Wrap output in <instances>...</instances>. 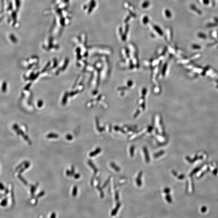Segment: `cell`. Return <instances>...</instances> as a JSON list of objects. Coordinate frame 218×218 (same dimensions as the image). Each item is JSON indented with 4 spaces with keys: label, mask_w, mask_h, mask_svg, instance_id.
I'll use <instances>...</instances> for the list:
<instances>
[{
    "label": "cell",
    "mask_w": 218,
    "mask_h": 218,
    "mask_svg": "<svg viewBox=\"0 0 218 218\" xmlns=\"http://www.w3.org/2000/svg\"><path fill=\"white\" fill-rule=\"evenodd\" d=\"M75 173V167L73 166H72V170L71 171V176H72Z\"/></svg>",
    "instance_id": "5bb4252c"
},
{
    "label": "cell",
    "mask_w": 218,
    "mask_h": 218,
    "mask_svg": "<svg viewBox=\"0 0 218 218\" xmlns=\"http://www.w3.org/2000/svg\"><path fill=\"white\" fill-rule=\"evenodd\" d=\"M198 36L199 37L202 39H206L207 38V36L205 34L202 32H200L198 34Z\"/></svg>",
    "instance_id": "52a82bcc"
},
{
    "label": "cell",
    "mask_w": 218,
    "mask_h": 218,
    "mask_svg": "<svg viewBox=\"0 0 218 218\" xmlns=\"http://www.w3.org/2000/svg\"><path fill=\"white\" fill-rule=\"evenodd\" d=\"M66 174L68 176H71V171L69 170H67L66 171Z\"/></svg>",
    "instance_id": "603a6c76"
},
{
    "label": "cell",
    "mask_w": 218,
    "mask_h": 218,
    "mask_svg": "<svg viewBox=\"0 0 218 218\" xmlns=\"http://www.w3.org/2000/svg\"><path fill=\"white\" fill-rule=\"evenodd\" d=\"M164 153V151H159V152L157 153H156V154H155L154 155V157H158L159 156H160L161 155H163Z\"/></svg>",
    "instance_id": "30bf717a"
},
{
    "label": "cell",
    "mask_w": 218,
    "mask_h": 218,
    "mask_svg": "<svg viewBox=\"0 0 218 218\" xmlns=\"http://www.w3.org/2000/svg\"><path fill=\"white\" fill-rule=\"evenodd\" d=\"M191 8L192 10H193L194 11H196L195 12H197L198 14H200V15L202 14V13L201 12V11L199 10V9H197L196 7L194 5H191Z\"/></svg>",
    "instance_id": "277c9868"
},
{
    "label": "cell",
    "mask_w": 218,
    "mask_h": 218,
    "mask_svg": "<svg viewBox=\"0 0 218 218\" xmlns=\"http://www.w3.org/2000/svg\"><path fill=\"white\" fill-rule=\"evenodd\" d=\"M74 177L76 179H78V178H79L80 177V175L79 174H76L74 175Z\"/></svg>",
    "instance_id": "d6986e66"
},
{
    "label": "cell",
    "mask_w": 218,
    "mask_h": 218,
    "mask_svg": "<svg viewBox=\"0 0 218 218\" xmlns=\"http://www.w3.org/2000/svg\"><path fill=\"white\" fill-rule=\"evenodd\" d=\"M170 190L169 188H166L165 190H164V192L165 193H168L170 191Z\"/></svg>",
    "instance_id": "7402d4cb"
},
{
    "label": "cell",
    "mask_w": 218,
    "mask_h": 218,
    "mask_svg": "<svg viewBox=\"0 0 218 218\" xmlns=\"http://www.w3.org/2000/svg\"><path fill=\"white\" fill-rule=\"evenodd\" d=\"M120 204H118L117 205L116 207V208H115V209L112 211V214H111L112 216L115 215L116 214V213H117V211H118V210L119 209V207H120Z\"/></svg>",
    "instance_id": "8992f818"
},
{
    "label": "cell",
    "mask_w": 218,
    "mask_h": 218,
    "mask_svg": "<svg viewBox=\"0 0 218 218\" xmlns=\"http://www.w3.org/2000/svg\"><path fill=\"white\" fill-rule=\"evenodd\" d=\"M109 178H108V180L106 181V182L105 183V184H103V187H102V188H103L104 187H105L108 184V183H109Z\"/></svg>",
    "instance_id": "2e32d148"
},
{
    "label": "cell",
    "mask_w": 218,
    "mask_h": 218,
    "mask_svg": "<svg viewBox=\"0 0 218 218\" xmlns=\"http://www.w3.org/2000/svg\"><path fill=\"white\" fill-rule=\"evenodd\" d=\"M204 4L207 5L209 3V0H203Z\"/></svg>",
    "instance_id": "ac0fdd59"
},
{
    "label": "cell",
    "mask_w": 218,
    "mask_h": 218,
    "mask_svg": "<svg viewBox=\"0 0 218 218\" xmlns=\"http://www.w3.org/2000/svg\"><path fill=\"white\" fill-rule=\"evenodd\" d=\"M56 217V214H55V213H54V212H53V213H52L51 215V216L50 217L51 218H55Z\"/></svg>",
    "instance_id": "44dd1931"
},
{
    "label": "cell",
    "mask_w": 218,
    "mask_h": 218,
    "mask_svg": "<svg viewBox=\"0 0 218 218\" xmlns=\"http://www.w3.org/2000/svg\"><path fill=\"white\" fill-rule=\"evenodd\" d=\"M48 138H57L58 137V135H54V134H50L49 135L47 136Z\"/></svg>",
    "instance_id": "8fae6325"
},
{
    "label": "cell",
    "mask_w": 218,
    "mask_h": 218,
    "mask_svg": "<svg viewBox=\"0 0 218 218\" xmlns=\"http://www.w3.org/2000/svg\"><path fill=\"white\" fill-rule=\"evenodd\" d=\"M166 199L167 200L168 202H169V203H170L171 202V198H170V196H169V195H168L167 196H166Z\"/></svg>",
    "instance_id": "9a60e30c"
},
{
    "label": "cell",
    "mask_w": 218,
    "mask_h": 218,
    "mask_svg": "<svg viewBox=\"0 0 218 218\" xmlns=\"http://www.w3.org/2000/svg\"><path fill=\"white\" fill-rule=\"evenodd\" d=\"M67 139H68V140H72V136L70 135H68V136H67Z\"/></svg>",
    "instance_id": "cb8c5ba5"
},
{
    "label": "cell",
    "mask_w": 218,
    "mask_h": 218,
    "mask_svg": "<svg viewBox=\"0 0 218 218\" xmlns=\"http://www.w3.org/2000/svg\"><path fill=\"white\" fill-rule=\"evenodd\" d=\"M111 166H112V167L113 168V169H115V170L117 171V172H118V171H120V169L118 167L116 166L115 164H114L113 163H112L111 164Z\"/></svg>",
    "instance_id": "ba28073f"
},
{
    "label": "cell",
    "mask_w": 218,
    "mask_h": 218,
    "mask_svg": "<svg viewBox=\"0 0 218 218\" xmlns=\"http://www.w3.org/2000/svg\"><path fill=\"white\" fill-rule=\"evenodd\" d=\"M142 174V172H140L138 175V177L136 179V184L139 186H140L141 185V179H140L141 178Z\"/></svg>",
    "instance_id": "7a4b0ae2"
},
{
    "label": "cell",
    "mask_w": 218,
    "mask_h": 218,
    "mask_svg": "<svg viewBox=\"0 0 218 218\" xmlns=\"http://www.w3.org/2000/svg\"><path fill=\"white\" fill-rule=\"evenodd\" d=\"M77 193V186H75L74 187L73 191H72V195L74 197H75Z\"/></svg>",
    "instance_id": "9c48e42d"
},
{
    "label": "cell",
    "mask_w": 218,
    "mask_h": 218,
    "mask_svg": "<svg viewBox=\"0 0 218 218\" xmlns=\"http://www.w3.org/2000/svg\"><path fill=\"white\" fill-rule=\"evenodd\" d=\"M101 151V149L100 148H97L94 151L90 152L89 154V156L90 157H93L100 152Z\"/></svg>",
    "instance_id": "6da1fadb"
},
{
    "label": "cell",
    "mask_w": 218,
    "mask_h": 218,
    "mask_svg": "<svg viewBox=\"0 0 218 218\" xmlns=\"http://www.w3.org/2000/svg\"><path fill=\"white\" fill-rule=\"evenodd\" d=\"M192 46H193V47L194 48H199V49L200 48V47L198 45H193Z\"/></svg>",
    "instance_id": "ffe728a7"
},
{
    "label": "cell",
    "mask_w": 218,
    "mask_h": 218,
    "mask_svg": "<svg viewBox=\"0 0 218 218\" xmlns=\"http://www.w3.org/2000/svg\"><path fill=\"white\" fill-rule=\"evenodd\" d=\"M143 151L145 153V160L147 162H149L150 161V157H149V154L148 152V150H147L146 148H144Z\"/></svg>",
    "instance_id": "5b68a950"
},
{
    "label": "cell",
    "mask_w": 218,
    "mask_h": 218,
    "mask_svg": "<svg viewBox=\"0 0 218 218\" xmlns=\"http://www.w3.org/2000/svg\"><path fill=\"white\" fill-rule=\"evenodd\" d=\"M134 149H135V147L132 146L131 148L130 149V155H131L132 156H133V152H134Z\"/></svg>",
    "instance_id": "4fadbf2b"
},
{
    "label": "cell",
    "mask_w": 218,
    "mask_h": 218,
    "mask_svg": "<svg viewBox=\"0 0 218 218\" xmlns=\"http://www.w3.org/2000/svg\"><path fill=\"white\" fill-rule=\"evenodd\" d=\"M88 164L90 166V167L92 168V169H93V170H94L95 171V174H96V173H97V168H96L94 164L93 163V162H92L91 161H90V160L88 161Z\"/></svg>",
    "instance_id": "3957f363"
},
{
    "label": "cell",
    "mask_w": 218,
    "mask_h": 218,
    "mask_svg": "<svg viewBox=\"0 0 218 218\" xmlns=\"http://www.w3.org/2000/svg\"><path fill=\"white\" fill-rule=\"evenodd\" d=\"M19 178H20V179L21 180V181H22L24 183V184H25V185H27V183L26 181H25V180L24 179V178H22L21 177H20Z\"/></svg>",
    "instance_id": "e0dca14e"
},
{
    "label": "cell",
    "mask_w": 218,
    "mask_h": 218,
    "mask_svg": "<svg viewBox=\"0 0 218 218\" xmlns=\"http://www.w3.org/2000/svg\"><path fill=\"white\" fill-rule=\"evenodd\" d=\"M45 191H42L41 192H40L39 194L37 196V198H39V197H42V196H44L45 194Z\"/></svg>",
    "instance_id": "7c38bea8"
}]
</instances>
